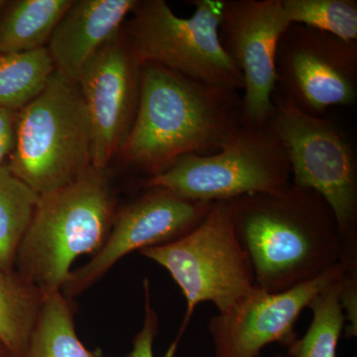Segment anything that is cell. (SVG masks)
I'll return each instance as SVG.
<instances>
[{
  "mask_svg": "<svg viewBox=\"0 0 357 357\" xmlns=\"http://www.w3.org/2000/svg\"><path fill=\"white\" fill-rule=\"evenodd\" d=\"M229 202L232 225L248 253L256 287L270 293L318 278L344 257L333 211L318 192L291 184L281 192Z\"/></svg>",
  "mask_w": 357,
  "mask_h": 357,
  "instance_id": "cell-1",
  "label": "cell"
},
{
  "mask_svg": "<svg viewBox=\"0 0 357 357\" xmlns=\"http://www.w3.org/2000/svg\"><path fill=\"white\" fill-rule=\"evenodd\" d=\"M243 126L238 91L144 63L137 112L119 155L148 180L185 155L215 153Z\"/></svg>",
  "mask_w": 357,
  "mask_h": 357,
  "instance_id": "cell-2",
  "label": "cell"
},
{
  "mask_svg": "<svg viewBox=\"0 0 357 357\" xmlns=\"http://www.w3.org/2000/svg\"><path fill=\"white\" fill-rule=\"evenodd\" d=\"M141 67L121 29L86 61L77 84L91 130V165L107 170L132 126L140 95Z\"/></svg>",
  "mask_w": 357,
  "mask_h": 357,
  "instance_id": "cell-12",
  "label": "cell"
},
{
  "mask_svg": "<svg viewBox=\"0 0 357 357\" xmlns=\"http://www.w3.org/2000/svg\"><path fill=\"white\" fill-rule=\"evenodd\" d=\"M144 291V321L132 342V349L126 357H154V342L159 330V318L152 307L149 279L143 281Z\"/></svg>",
  "mask_w": 357,
  "mask_h": 357,
  "instance_id": "cell-22",
  "label": "cell"
},
{
  "mask_svg": "<svg viewBox=\"0 0 357 357\" xmlns=\"http://www.w3.org/2000/svg\"><path fill=\"white\" fill-rule=\"evenodd\" d=\"M340 280L333 282L311 301V325L306 335L288 347V357H337V344L345 326L340 301Z\"/></svg>",
  "mask_w": 357,
  "mask_h": 357,
  "instance_id": "cell-20",
  "label": "cell"
},
{
  "mask_svg": "<svg viewBox=\"0 0 357 357\" xmlns=\"http://www.w3.org/2000/svg\"><path fill=\"white\" fill-rule=\"evenodd\" d=\"M6 0H0V11H1L2 8L6 6Z\"/></svg>",
  "mask_w": 357,
  "mask_h": 357,
  "instance_id": "cell-26",
  "label": "cell"
},
{
  "mask_svg": "<svg viewBox=\"0 0 357 357\" xmlns=\"http://www.w3.org/2000/svg\"><path fill=\"white\" fill-rule=\"evenodd\" d=\"M340 301L347 337L357 335V269H344L340 281Z\"/></svg>",
  "mask_w": 357,
  "mask_h": 357,
  "instance_id": "cell-23",
  "label": "cell"
},
{
  "mask_svg": "<svg viewBox=\"0 0 357 357\" xmlns=\"http://www.w3.org/2000/svg\"><path fill=\"white\" fill-rule=\"evenodd\" d=\"M137 0H72L46 48L56 70L77 82L84 65L121 29Z\"/></svg>",
  "mask_w": 357,
  "mask_h": 357,
  "instance_id": "cell-14",
  "label": "cell"
},
{
  "mask_svg": "<svg viewBox=\"0 0 357 357\" xmlns=\"http://www.w3.org/2000/svg\"><path fill=\"white\" fill-rule=\"evenodd\" d=\"M115 206L109 174L93 166L70 184L40 196L14 269L44 296L60 292L77 258L102 248Z\"/></svg>",
  "mask_w": 357,
  "mask_h": 357,
  "instance_id": "cell-3",
  "label": "cell"
},
{
  "mask_svg": "<svg viewBox=\"0 0 357 357\" xmlns=\"http://www.w3.org/2000/svg\"><path fill=\"white\" fill-rule=\"evenodd\" d=\"M0 357H11L6 347L0 342Z\"/></svg>",
  "mask_w": 357,
  "mask_h": 357,
  "instance_id": "cell-25",
  "label": "cell"
},
{
  "mask_svg": "<svg viewBox=\"0 0 357 357\" xmlns=\"http://www.w3.org/2000/svg\"><path fill=\"white\" fill-rule=\"evenodd\" d=\"M17 112L0 109V167L6 165L15 142Z\"/></svg>",
  "mask_w": 357,
  "mask_h": 357,
  "instance_id": "cell-24",
  "label": "cell"
},
{
  "mask_svg": "<svg viewBox=\"0 0 357 357\" xmlns=\"http://www.w3.org/2000/svg\"><path fill=\"white\" fill-rule=\"evenodd\" d=\"M7 168L39 196L77 180L91 165V130L79 84L56 70L17 112Z\"/></svg>",
  "mask_w": 357,
  "mask_h": 357,
  "instance_id": "cell-4",
  "label": "cell"
},
{
  "mask_svg": "<svg viewBox=\"0 0 357 357\" xmlns=\"http://www.w3.org/2000/svg\"><path fill=\"white\" fill-rule=\"evenodd\" d=\"M342 262L314 280L270 293L255 287L234 309L208 323L215 357H258L267 345L290 347L303 310L326 286L342 278Z\"/></svg>",
  "mask_w": 357,
  "mask_h": 357,
  "instance_id": "cell-13",
  "label": "cell"
},
{
  "mask_svg": "<svg viewBox=\"0 0 357 357\" xmlns=\"http://www.w3.org/2000/svg\"><path fill=\"white\" fill-rule=\"evenodd\" d=\"M39 195L10 172L0 167V270L15 271L16 255L24 237Z\"/></svg>",
  "mask_w": 357,
  "mask_h": 357,
  "instance_id": "cell-19",
  "label": "cell"
},
{
  "mask_svg": "<svg viewBox=\"0 0 357 357\" xmlns=\"http://www.w3.org/2000/svg\"><path fill=\"white\" fill-rule=\"evenodd\" d=\"M43 299L17 272L0 270V342L11 357H27Z\"/></svg>",
  "mask_w": 357,
  "mask_h": 357,
  "instance_id": "cell-16",
  "label": "cell"
},
{
  "mask_svg": "<svg viewBox=\"0 0 357 357\" xmlns=\"http://www.w3.org/2000/svg\"><path fill=\"white\" fill-rule=\"evenodd\" d=\"M271 123L285 148L292 184L321 195L335 215L345 267L357 266V164L354 148L337 124L307 114L275 91Z\"/></svg>",
  "mask_w": 357,
  "mask_h": 357,
  "instance_id": "cell-6",
  "label": "cell"
},
{
  "mask_svg": "<svg viewBox=\"0 0 357 357\" xmlns=\"http://www.w3.org/2000/svg\"><path fill=\"white\" fill-rule=\"evenodd\" d=\"M55 70L46 47L0 54V109L20 112L41 93Z\"/></svg>",
  "mask_w": 357,
  "mask_h": 357,
  "instance_id": "cell-18",
  "label": "cell"
},
{
  "mask_svg": "<svg viewBox=\"0 0 357 357\" xmlns=\"http://www.w3.org/2000/svg\"><path fill=\"white\" fill-rule=\"evenodd\" d=\"M139 255L165 268L184 294L187 309L165 357H174L197 307L211 302L225 314L256 287L255 272L234 225L229 202H213L210 213L187 236Z\"/></svg>",
  "mask_w": 357,
  "mask_h": 357,
  "instance_id": "cell-5",
  "label": "cell"
},
{
  "mask_svg": "<svg viewBox=\"0 0 357 357\" xmlns=\"http://www.w3.org/2000/svg\"><path fill=\"white\" fill-rule=\"evenodd\" d=\"M72 0H6L0 11V54L44 48Z\"/></svg>",
  "mask_w": 357,
  "mask_h": 357,
  "instance_id": "cell-15",
  "label": "cell"
},
{
  "mask_svg": "<svg viewBox=\"0 0 357 357\" xmlns=\"http://www.w3.org/2000/svg\"><path fill=\"white\" fill-rule=\"evenodd\" d=\"M72 302L62 291L44 296L27 357H103L77 337Z\"/></svg>",
  "mask_w": 357,
  "mask_h": 357,
  "instance_id": "cell-17",
  "label": "cell"
},
{
  "mask_svg": "<svg viewBox=\"0 0 357 357\" xmlns=\"http://www.w3.org/2000/svg\"><path fill=\"white\" fill-rule=\"evenodd\" d=\"M291 24L281 0H222L220 43L243 75L244 126L271 122L277 50Z\"/></svg>",
  "mask_w": 357,
  "mask_h": 357,
  "instance_id": "cell-10",
  "label": "cell"
},
{
  "mask_svg": "<svg viewBox=\"0 0 357 357\" xmlns=\"http://www.w3.org/2000/svg\"><path fill=\"white\" fill-rule=\"evenodd\" d=\"M276 69L279 93L307 114L356 102L357 41L291 24L279 42Z\"/></svg>",
  "mask_w": 357,
  "mask_h": 357,
  "instance_id": "cell-9",
  "label": "cell"
},
{
  "mask_svg": "<svg viewBox=\"0 0 357 357\" xmlns=\"http://www.w3.org/2000/svg\"><path fill=\"white\" fill-rule=\"evenodd\" d=\"M188 18L165 0L138 1L122 25L126 42L141 64L154 63L201 83L241 91L243 77L220 39L222 0H195Z\"/></svg>",
  "mask_w": 357,
  "mask_h": 357,
  "instance_id": "cell-7",
  "label": "cell"
},
{
  "mask_svg": "<svg viewBox=\"0 0 357 357\" xmlns=\"http://www.w3.org/2000/svg\"><path fill=\"white\" fill-rule=\"evenodd\" d=\"M292 24L314 28L344 41H357L356 0H281Z\"/></svg>",
  "mask_w": 357,
  "mask_h": 357,
  "instance_id": "cell-21",
  "label": "cell"
},
{
  "mask_svg": "<svg viewBox=\"0 0 357 357\" xmlns=\"http://www.w3.org/2000/svg\"><path fill=\"white\" fill-rule=\"evenodd\" d=\"M276 357H288V356H280V354H279V356H277Z\"/></svg>",
  "mask_w": 357,
  "mask_h": 357,
  "instance_id": "cell-27",
  "label": "cell"
},
{
  "mask_svg": "<svg viewBox=\"0 0 357 357\" xmlns=\"http://www.w3.org/2000/svg\"><path fill=\"white\" fill-rule=\"evenodd\" d=\"M292 184L285 148L271 123L243 126L215 153L185 155L142 187L169 190L192 201H230L260 192L283 191Z\"/></svg>",
  "mask_w": 357,
  "mask_h": 357,
  "instance_id": "cell-8",
  "label": "cell"
},
{
  "mask_svg": "<svg viewBox=\"0 0 357 357\" xmlns=\"http://www.w3.org/2000/svg\"><path fill=\"white\" fill-rule=\"evenodd\" d=\"M147 191L116 211L102 248L82 267L72 270L62 293L73 301L134 251L177 241L196 229L213 203L181 198L164 188Z\"/></svg>",
  "mask_w": 357,
  "mask_h": 357,
  "instance_id": "cell-11",
  "label": "cell"
}]
</instances>
